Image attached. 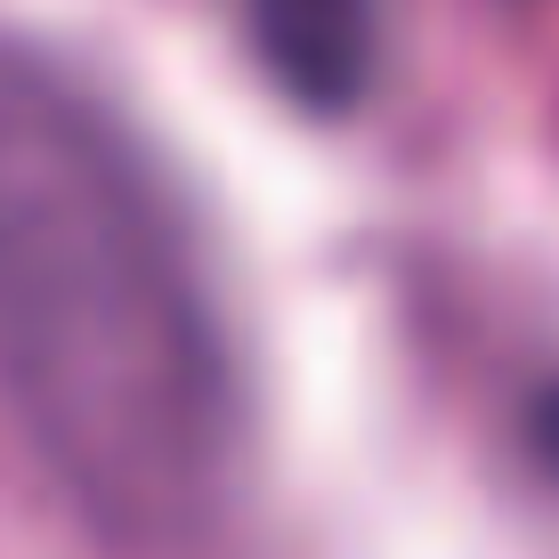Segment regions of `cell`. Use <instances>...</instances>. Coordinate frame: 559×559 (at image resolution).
Instances as JSON below:
<instances>
[{
  "instance_id": "6da1fadb",
  "label": "cell",
  "mask_w": 559,
  "mask_h": 559,
  "mask_svg": "<svg viewBox=\"0 0 559 559\" xmlns=\"http://www.w3.org/2000/svg\"><path fill=\"white\" fill-rule=\"evenodd\" d=\"M0 406L122 551L211 519L236 365L163 163L73 66L0 33Z\"/></svg>"
},
{
  "instance_id": "7a4b0ae2",
  "label": "cell",
  "mask_w": 559,
  "mask_h": 559,
  "mask_svg": "<svg viewBox=\"0 0 559 559\" xmlns=\"http://www.w3.org/2000/svg\"><path fill=\"white\" fill-rule=\"evenodd\" d=\"M243 41L308 114H341L373 82V0H243Z\"/></svg>"
},
{
  "instance_id": "3957f363",
  "label": "cell",
  "mask_w": 559,
  "mask_h": 559,
  "mask_svg": "<svg viewBox=\"0 0 559 559\" xmlns=\"http://www.w3.org/2000/svg\"><path fill=\"white\" fill-rule=\"evenodd\" d=\"M527 430H535V454L559 471V381H544L535 390V406H527Z\"/></svg>"
}]
</instances>
